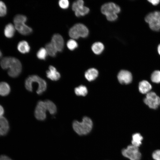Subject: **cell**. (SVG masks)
Instances as JSON below:
<instances>
[{
	"label": "cell",
	"mask_w": 160,
	"mask_h": 160,
	"mask_svg": "<svg viewBox=\"0 0 160 160\" xmlns=\"http://www.w3.org/2000/svg\"><path fill=\"white\" fill-rule=\"evenodd\" d=\"M0 65L4 70L9 69L7 72L10 77L15 78L20 75L22 71V65L17 58L12 57H6L1 60Z\"/></svg>",
	"instance_id": "6da1fadb"
},
{
	"label": "cell",
	"mask_w": 160,
	"mask_h": 160,
	"mask_svg": "<svg viewBox=\"0 0 160 160\" xmlns=\"http://www.w3.org/2000/svg\"><path fill=\"white\" fill-rule=\"evenodd\" d=\"M47 111L51 115H54L57 111V107L54 103L49 100L39 101L34 111L36 118L39 121L44 120L46 118Z\"/></svg>",
	"instance_id": "7a4b0ae2"
},
{
	"label": "cell",
	"mask_w": 160,
	"mask_h": 160,
	"mask_svg": "<svg viewBox=\"0 0 160 160\" xmlns=\"http://www.w3.org/2000/svg\"><path fill=\"white\" fill-rule=\"evenodd\" d=\"M93 124L91 120L89 117H84L81 122L74 121L72 124L74 130L79 135H86L91 131Z\"/></svg>",
	"instance_id": "3957f363"
},
{
	"label": "cell",
	"mask_w": 160,
	"mask_h": 160,
	"mask_svg": "<svg viewBox=\"0 0 160 160\" xmlns=\"http://www.w3.org/2000/svg\"><path fill=\"white\" fill-rule=\"evenodd\" d=\"M27 20L26 17L21 14L16 15L13 19L15 29L20 33L24 35H29L32 31V28L25 23Z\"/></svg>",
	"instance_id": "277c9868"
},
{
	"label": "cell",
	"mask_w": 160,
	"mask_h": 160,
	"mask_svg": "<svg viewBox=\"0 0 160 160\" xmlns=\"http://www.w3.org/2000/svg\"><path fill=\"white\" fill-rule=\"evenodd\" d=\"M89 30L87 27L81 23H77L73 26L69 31V36L74 39L79 37L85 38L88 35Z\"/></svg>",
	"instance_id": "5b68a950"
},
{
	"label": "cell",
	"mask_w": 160,
	"mask_h": 160,
	"mask_svg": "<svg viewBox=\"0 0 160 160\" xmlns=\"http://www.w3.org/2000/svg\"><path fill=\"white\" fill-rule=\"evenodd\" d=\"M145 20L149 25L150 28L154 31L160 30V12L155 11L148 14Z\"/></svg>",
	"instance_id": "8992f818"
},
{
	"label": "cell",
	"mask_w": 160,
	"mask_h": 160,
	"mask_svg": "<svg viewBox=\"0 0 160 160\" xmlns=\"http://www.w3.org/2000/svg\"><path fill=\"white\" fill-rule=\"evenodd\" d=\"M122 155L130 160H140L141 154L139 151L138 147L133 145H128L127 148L122 150Z\"/></svg>",
	"instance_id": "52a82bcc"
},
{
	"label": "cell",
	"mask_w": 160,
	"mask_h": 160,
	"mask_svg": "<svg viewBox=\"0 0 160 160\" xmlns=\"http://www.w3.org/2000/svg\"><path fill=\"white\" fill-rule=\"evenodd\" d=\"M144 102L150 108L156 109L160 105V98L154 92H149L146 94Z\"/></svg>",
	"instance_id": "ba28073f"
},
{
	"label": "cell",
	"mask_w": 160,
	"mask_h": 160,
	"mask_svg": "<svg viewBox=\"0 0 160 160\" xmlns=\"http://www.w3.org/2000/svg\"><path fill=\"white\" fill-rule=\"evenodd\" d=\"M29 81L37 83L38 88L36 92L37 94L41 95L46 90L47 84L46 81L37 75H33L28 76L27 78Z\"/></svg>",
	"instance_id": "9c48e42d"
},
{
	"label": "cell",
	"mask_w": 160,
	"mask_h": 160,
	"mask_svg": "<svg viewBox=\"0 0 160 160\" xmlns=\"http://www.w3.org/2000/svg\"><path fill=\"white\" fill-rule=\"evenodd\" d=\"M120 10L119 7L113 2L105 3L102 6L101 8V12L106 16L114 14H117Z\"/></svg>",
	"instance_id": "30bf717a"
},
{
	"label": "cell",
	"mask_w": 160,
	"mask_h": 160,
	"mask_svg": "<svg viewBox=\"0 0 160 160\" xmlns=\"http://www.w3.org/2000/svg\"><path fill=\"white\" fill-rule=\"evenodd\" d=\"M51 43L57 52H61L64 47V41L62 36L60 34H54L52 37Z\"/></svg>",
	"instance_id": "8fae6325"
},
{
	"label": "cell",
	"mask_w": 160,
	"mask_h": 160,
	"mask_svg": "<svg viewBox=\"0 0 160 160\" xmlns=\"http://www.w3.org/2000/svg\"><path fill=\"white\" fill-rule=\"evenodd\" d=\"M118 79L121 84H127L131 83L132 79V76L129 71L122 70L120 71L118 75Z\"/></svg>",
	"instance_id": "7c38bea8"
},
{
	"label": "cell",
	"mask_w": 160,
	"mask_h": 160,
	"mask_svg": "<svg viewBox=\"0 0 160 160\" xmlns=\"http://www.w3.org/2000/svg\"><path fill=\"white\" fill-rule=\"evenodd\" d=\"M46 74L47 77L52 81H57L60 78V73L55 67L52 65L49 67V69L47 71Z\"/></svg>",
	"instance_id": "4fadbf2b"
},
{
	"label": "cell",
	"mask_w": 160,
	"mask_h": 160,
	"mask_svg": "<svg viewBox=\"0 0 160 160\" xmlns=\"http://www.w3.org/2000/svg\"><path fill=\"white\" fill-rule=\"evenodd\" d=\"M9 129V124L7 119L4 116L0 117V136L6 135Z\"/></svg>",
	"instance_id": "5bb4252c"
},
{
	"label": "cell",
	"mask_w": 160,
	"mask_h": 160,
	"mask_svg": "<svg viewBox=\"0 0 160 160\" xmlns=\"http://www.w3.org/2000/svg\"><path fill=\"white\" fill-rule=\"evenodd\" d=\"M152 87L150 83L146 80H143L139 83V89L141 93L147 94L151 90Z\"/></svg>",
	"instance_id": "9a60e30c"
},
{
	"label": "cell",
	"mask_w": 160,
	"mask_h": 160,
	"mask_svg": "<svg viewBox=\"0 0 160 160\" xmlns=\"http://www.w3.org/2000/svg\"><path fill=\"white\" fill-rule=\"evenodd\" d=\"M15 28L12 23H9L5 26L4 30L5 36L7 38H11L14 36Z\"/></svg>",
	"instance_id": "2e32d148"
},
{
	"label": "cell",
	"mask_w": 160,
	"mask_h": 160,
	"mask_svg": "<svg viewBox=\"0 0 160 160\" xmlns=\"http://www.w3.org/2000/svg\"><path fill=\"white\" fill-rule=\"evenodd\" d=\"M98 72L97 70L94 68H91L88 70L85 73V76L89 81L95 80L97 76Z\"/></svg>",
	"instance_id": "e0dca14e"
},
{
	"label": "cell",
	"mask_w": 160,
	"mask_h": 160,
	"mask_svg": "<svg viewBox=\"0 0 160 160\" xmlns=\"http://www.w3.org/2000/svg\"><path fill=\"white\" fill-rule=\"evenodd\" d=\"M17 49L20 53L25 54L29 52L30 47L27 42L25 41H22L18 43Z\"/></svg>",
	"instance_id": "ac0fdd59"
},
{
	"label": "cell",
	"mask_w": 160,
	"mask_h": 160,
	"mask_svg": "<svg viewBox=\"0 0 160 160\" xmlns=\"http://www.w3.org/2000/svg\"><path fill=\"white\" fill-rule=\"evenodd\" d=\"M11 89L9 85L5 82H0V95L5 96L8 95L10 92Z\"/></svg>",
	"instance_id": "d6986e66"
},
{
	"label": "cell",
	"mask_w": 160,
	"mask_h": 160,
	"mask_svg": "<svg viewBox=\"0 0 160 160\" xmlns=\"http://www.w3.org/2000/svg\"><path fill=\"white\" fill-rule=\"evenodd\" d=\"M104 47L101 42H97L94 43L92 45L91 49L93 52L96 55L100 54L103 51Z\"/></svg>",
	"instance_id": "ffe728a7"
},
{
	"label": "cell",
	"mask_w": 160,
	"mask_h": 160,
	"mask_svg": "<svg viewBox=\"0 0 160 160\" xmlns=\"http://www.w3.org/2000/svg\"><path fill=\"white\" fill-rule=\"evenodd\" d=\"M143 137L139 133H136L132 136V145L138 147L142 144Z\"/></svg>",
	"instance_id": "44dd1931"
},
{
	"label": "cell",
	"mask_w": 160,
	"mask_h": 160,
	"mask_svg": "<svg viewBox=\"0 0 160 160\" xmlns=\"http://www.w3.org/2000/svg\"><path fill=\"white\" fill-rule=\"evenodd\" d=\"M45 48L49 56L52 57L56 56L57 51L51 42L46 44Z\"/></svg>",
	"instance_id": "7402d4cb"
},
{
	"label": "cell",
	"mask_w": 160,
	"mask_h": 160,
	"mask_svg": "<svg viewBox=\"0 0 160 160\" xmlns=\"http://www.w3.org/2000/svg\"><path fill=\"white\" fill-rule=\"evenodd\" d=\"M74 91L76 94L78 96H85L87 93V87L82 85L75 88Z\"/></svg>",
	"instance_id": "603a6c76"
},
{
	"label": "cell",
	"mask_w": 160,
	"mask_h": 160,
	"mask_svg": "<svg viewBox=\"0 0 160 160\" xmlns=\"http://www.w3.org/2000/svg\"><path fill=\"white\" fill-rule=\"evenodd\" d=\"M89 11V9L85 6L79 9L75 12L76 16L77 17L83 16L87 14Z\"/></svg>",
	"instance_id": "cb8c5ba5"
},
{
	"label": "cell",
	"mask_w": 160,
	"mask_h": 160,
	"mask_svg": "<svg viewBox=\"0 0 160 160\" xmlns=\"http://www.w3.org/2000/svg\"><path fill=\"white\" fill-rule=\"evenodd\" d=\"M48 55L47 51L45 48H41L37 52V57L39 59L45 60Z\"/></svg>",
	"instance_id": "d4e9b609"
},
{
	"label": "cell",
	"mask_w": 160,
	"mask_h": 160,
	"mask_svg": "<svg viewBox=\"0 0 160 160\" xmlns=\"http://www.w3.org/2000/svg\"><path fill=\"white\" fill-rule=\"evenodd\" d=\"M151 81L154 83H160V71H155L152 74L151 76Z\"/></svg>",
	"instance_id": "484cf974"
},
{
	"label": "cell",
	"mask_w": 160,
	"mask_h": 160,
	"mask_svg": "<svg viewBox=\"0 0 160 160\" xmlns=\"http://www.w3.org/2000/svg\"><path fill=\"white\" fill-rule=\"evenodd\" d=\"M84 6V1L82 0H78L73 3L72 6V9L75 12Z\"/></svg>",
	"instance_id": "4316f807"
},
{
	"label": "cell",
	"mask_w": 160,
	"mask_h": 160,
	"mask_svg": "<svg viewBox=\"0 0 160 160\" xmlns=\"http://www.w3.org/2000/svg\"><path fill=\"white\" fill-rule=\"evenodd\" d=\"M68 48L70 50H73L78 47V44L75 39H70L67 41L66 44Z\"/></svg>",
	"instance_id": "83f0119b"
},
{
	"label": "cell",
	"mask_w": 160,
	"mask_h": 160,
	"mask_svg": "<svg viewBox=\"0 0 160 160\" xmlns=\"http://www.w3.org/2000/svg\"><path fill=\"white\" fill-rule=\"evenodd\" d=\"M7 12V9L6 4L4 2L0 1V17L5 16Z\"/></svg>",
	"instance_id": "f1b7e54d"
},
{
	"label": "cell",
	"mask_w": 160,
	"mask_h": 160,
	"mask_svg": "<svg viewBox=\"0 0 160 160\" xmlns=\"http://www.w3.org/2000/svg\"><path fill=\"white\" fill-rule=\"evenodd\" d=\"M58 4L60 8L63 9H67L69 6V2L68 0H60Z\"/></svg>",
	"instance_id": "f546056e"
},
{
	"label": "cell",
	"mask_w": 160,
	"mask_h": 160,
	"mask_svg": "<svg viewBox=\"0 0 160 160\" xmlns=\"http://www.w3.org/2000/svg\"><path fill=\"white\" fill-rule=\"evenodd\" d=\"M152 157L155 160H160V150L155 151L153 153Z\"/></svg>",
	"instance_id": "4dcf8cb0"
},
{
	"label": "cell",
	"mask_w": 160,
	"mask_h": 160,
	"mask_svg": "<svg viewBox=\"0 0 160 160\" xmlns=\"http://www.w3.org/2000/svg\"><path fill=\"white\" fill-rule=\"evenodd\" d=\"M106 16L107 20L111 21L115 20L118 18V15L116 14L108 15Z\"/></svg>",
	"instance_id": "1f68e13d"
},
{
	"label": "cell",
	"mask_w": 160,
	"mask_h": 160,
	"mask_svg": "<svg viewBox=\"0 0 160 160\" xmlns=\"http://www.w3.org/2000/svg\"><path fill=\"white\" fill-rule=\"evenodd\" d=\"M0 160H12L8 156L4 155L0 156Z\"/></svg>",
	"instance_id": "d6a6232c"
},
{
	"label": "cell",
	"mask_w": 160,
	"mask_h": 160,
	"mask_svg": "<svg viewBox=\"0 0 160 160\" xmlns=\"http://www.w3.org/2000/svg\"><path fill=\"white\" fill-rule=\"evenodd\" d=\"M148 1L153 5H155L158 4L160 1L159 0H149Z\"/></svg>",
	"instance_id": "836d02e7"
},
{
	"label": "cell",
	"mask_w": 160,
	"mask_h": 160,
	"mask_svg": "<svg viewBox=\"0 0 160 160\" xmlns=\"http://www.w3.org/2000/svg\"><path fill=\"white\" fill-rule=\"evenodd\" d=\"M4 112V111L3 107L0 105V117L2 116Z\"/></svg>",
	"instance_id": "e575fe53"
},
{
	"label": "cell",
	"mask_w": 160,
	"mask_h": 160,
	"mask_svg": "<svg viewBox=\"0 0 160 160\" xmlns=\"http://www.w3.org/2000/svg\"><path fill=\"white\" fill-rule=\"evenodd\" d=\"M158 52L159 54V55H160V44L159 45L158 47Z\"/></svg>",
	"instance_id": "d590c367"
},
{
	"label": "cell",
	"mask_w": 160,
	"mask_h": 160,
	"mask_svg": "<svg viewBox=\"0 0 160 160\" xmlns=\"http://www.w3.org/2000/svg\"><path fill=\"white\" fill-rule=\"evenodd\" d=\"M2 56V53L0 50V58H1Z\"/></svg>",
	"instance_id": "8d00e7d4"
}]
</instances>
